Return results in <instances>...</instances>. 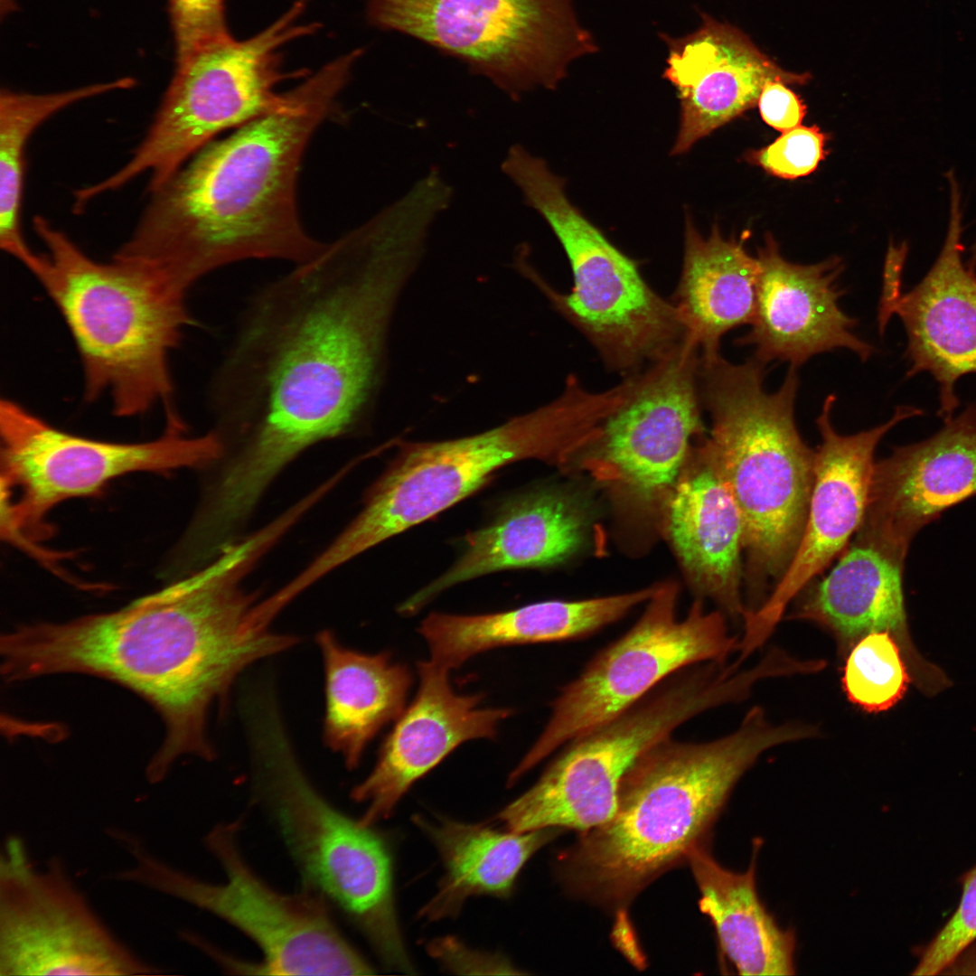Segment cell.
<instances>
[{"label": "cell", "instance_id": "obj_1", "mask_svg": "<svg viewBox=\"0 0 976 976\" xmlns=\"http://www.w3.org/2000/svg\"><path fill=\"white\" fill-rule=\"evenodd\" d=\"M414 214L386 206L247 305L210 387L233 472L264 491L297 455L346 434L375 405L400 295L427 250Z\"/></svg>", "mask_w": 976, "mask_h": 976}, {"label": "cell", "instance_id": "obj_2", "mask_svg": "<svg viewBox=\"0 0 976 976\" xmlns=\"http://www.w3.org/2000/svg\"><path fill=\"white\" fill-rule=\"evenodd\" d=\"M250 560L222 552L188 579L115 612L21 625L2 635L9 681L81 673L117 682L160 714L165 735L145 770L163 781L184 755L211 760L210 709L252 663L295 646L272 629L277 615L239 581Z\"/></svg>", "mask_w": 976, "mask_h": 976}, {"label": "cell", "instance_id": "obj_3", "mask_svg": "<svg viewBox=\"0 0 976 976\" xmlns=\"http://www.w3.org/2000/svg\"><path fill=\"white\" fill-rule=\"evenodd\" d=\"M351 71L344 59L330 61L287 91L278 108L202 148L150 193L115 256L146 265L185 295L230 263L314 258L324 244L300 221L297 175Z\"/></svg>", "mask_w": 976, "mask_h": 976}, {"label": "cell", "instance_id": "obj_4", "mask_svg": "<svg viewBox=\"0 0 976 976\" xmlns=\"http://www.w3.org/2000/svg\"><path fill=\"white\" fill-rule=\"evenodd\" d=\"M807 723L775 724L751 708L737 728L700 743L667 737L643 752L622 780L610 820L584 831L560 860L570 888L623 906L702 843L741 776L765 751L810 738Z\"/></svg>", "mask_w": 976, "mask_h": 976}, {"label": "cell", "instance_id": "obj_5", "mask_svg": "<svg viewBox=\"0 0 976 976\" xmlns=\"http://www.w3.org/2000/svg\"><path fill=\"white\" fill-rule=\"evenodd\" d=\"M765 365L721 355L699 361L703 407L711 418L699 443L730 491L744 527V583L749 610L781 579L800 543L814 478L815 451L794 419L799 378L794 367L774 393L764 389Z\"/></svg>", "mask_w": 976, "mask_h": 976}, {"label": "cell", "instance_id": "obj_6", "mask_svg": "<svg viewBox=\"0 0 976 976\" xmlns=\"http://www.w3.org/2000/svg\"><path fill=\"white\" fill-rule=\"evenodd\" d=\"M33 227L46 249L34 277L75 343L85 398L108 393L120 417L159 403L173 412L169 354L192 323L186 295L143 263L91 258L44 217L35 216Z\"/></svg>", "mask_w": 976, "mask_h": 976}, {"label": "cell", "instance_id": "obj_7", "mask_svg": "<svg viewBox=\"0 0 976 976\" xmlns=\"http://www.w3.org/2000/svg\"><path fill=\"white\" fill-rule=\"evenodd\" d=\"M243 714L253 755L254 795L280 832L304 887L335 906L387 967L412 972L394 906L385 840L313 785L272 695L249 700Z\"/></svg>", "mask_w": 976, "mask_h": 976}, {"label": "cell", "instance_id": "obj_8", "mask_svg": "<svg viewBox=\"0 0 976 976\" xmlns=\"http://www.w3.org/2000/svg\"><path fill=\"white\" fill-rule=\"evenodd\" d=\"M611 408L604 392L573 375L562 393L533 411L475 435L435 442H401L371 486L361 513L321 553L327 569L465 499L501 467L524 459L566 465Z\"/></svg>", "mask_w": 976, "mask_h": 976}, {"label": "cell", "instance_id": "obj_9", "mask_svg": "<svg viewBox=\"0 0 976 976\" xmlns=\"http://www.w3.org/2000/svg\"><path fill=\"white\" fill-rule=\"evenodd\" d=\"M501 170L556 235L574 286L568 294L554 290L528 261L526 246L515 251V268L586 336L608 369L634 374L685 339L675 305L647 284L637 262L570 202L565 181L544 159L518 144L507 151Z\"/></svg>", "mask_w": 976, "mask_h": 976}, {"label": "cell", "instance_id": "obj_10", "mask_svg": "<svg viewBox=\"0 0 976 976\" xmlns=\"http://www.w3.org/2000/svg\"><path fill=\"white\" fill-rule=\"evenodd\" d=\"M242 818L218 823L204 838L224 872L223 882L204 881L171 866L151 853L136 835L118 828L111 837L130 855L132 864L111 877L182 900L237 928L261 952L259 963L245 967L253 973H374L339 931L323 896L305 888L282 893L255 872L239 845Z\"/></svg>", "mask_w": 976, "mask_h": 976}, {"label": "cell", "instance_id": "obj_11", "mask_svg": "<svg viewBox=\"0 0 976 976\" xmlns=\"http://www.w3.org/2000/svg\"><path fill=\"white\" fill-rule=\"evenodd\" d=\"M305 9L306 0H296L258 34L242 41L230 36L176 62L144 137L122 166L96 183L97 192H115L145 174L151 193L219 134L278 108L286 92L277 87L288 77L282 51L317 29L303 23Z\"/></svg>", "mask_w": 976, "mask_h": 976}, {"label": "cell", "instance_id": "obj_12", "mask_svg": "<svg viewBox=\"0 0 976 976\" xmlns=\"http://www.w3.org/2000/svg\"><path fill=\"white\" fill-rule=\"evenodd\" d=\"M742 679L716 662L670 677L631 708L572 739L528 791L496 820L505 830L587 831L612 818L622 780L634 761L697 715L743 699Z\"/></svg>", "mask_w": 976, "mask_h": 976}, {"label": "cell", "instance_id": "obj_13", "mask_svg": "<svg viewBox=\"0 0 976 976\" xmlns=\"http://www.w3.org/2000/svg\"><path fill=\"white\" fill-rule=\"evenodd\" d=\"M368 16L460 59L512 99L556 89L597 51L574 0H369Z\"/></svg>", "mask_w": 976, "mask_h": 976}, {"label": "cell", "instance_id": "obj_14", "mask_svg": "<svg viewBox=\"0 0 976 976\" xmlns=\"http://www.w3.org/2000/svg\"><path fill=\"white\" fill-rule=\"evenodd\" d=\"M679 587L659 584L636 623L601 650L551 703L543 731L510 774L516 782L557 749L623 713L662 680L690 666L726 662L738 650L724 614L701 599L678 618Z\"/></svg>", "mask_w": 976, "mask_h": 976}, {"label": "cell", "instance_id": "obj_15", "mask_svg": "<svg viewBox=\"0 0 976 976\" xmlns=\"http://www.w3.org/2000/svg\"><path fill=\"white\" fill-rule=\"evenodd\" d=\"M182 421L169 420L163 436L141 443H115L62 431L11 399L0 403L2 495L7 529L44 535L45 514L70 498L93 494L108 481L139 471L165 472L204 465L223 445L215 432L188 436Z\"/></svg>", "mask_w": 976, "mask_h": 976}, {"label": "cell", "instance_id": "obj_16", "mask_svg": "<svg viewBox=\"0 0 976 976\" xmlns=\"http://www.w3.org/2000/svg\"><path fill=\"white\" fill-rule=\"evenodd\" d=\"M97 915L57 857L34 868L22 839L0 859V975H151Z\"/></svg>", "mask_w": 976, "mask_h": 976}, {"label": "cell", "instance_id": "obj_17", "mask_svg": "<svg viewBox=\"0 0 976 976\" xmlns=\"http://www.w3.org/2000/svg\"><path fill=\"white\" fill-rule=\"evenodd\" d=\"M699 360L698 347L685 337L632 374L623 403L571 459L614 493L643 506H663L692 441L705 430Z\"/></svg>", "mask_w": 976, "mask_h": 976}, {"label": "cell", "instance_id": "obj_18", "mask_svg": "<svg viewBox=\"0 0 976 976\" xmlns=\"http://www.w3.org/2000/svg\"><path fill=\"white\" fill-rule=\"evenodd\" d=\"M829 395L816 424L821 443L815 451L814 478L803 532L786 571L764 603L745 613L740 652L748 657L770 637L787 605L848 546L859 530L868 505L875 451L885 435L901 421L923 411L898 406L893 417L876 427L840 435L831 412Z\"/></svg>", "mask_w": 976, "mask_h": 976}, {"label": "cell", "instance_id": "obj_19", "mask_svg": "<svg viewBox=\"0 0 976 976\" xmlns=\"http://www.w3.org/2000/svg\"><path fill=\"white\" fill-rule=\"evenodd\" d=\"M756 258L755 315L750 330L736 341L754 347V359L764 365L779 361L797 368L816 354L840 348L863 361L874 353V347L854 333L858 320L840 307L846 293L838 283L844 269L840 258L793 264L768 236Z\"/></svg>", "mask_w": 976, "mask_h": 976}, {"label": "cell", "instance_id": "obj_20", "mask_svg": "<svg viewBox=\"0 0 976 976\" xmlns=\"http://www.w3.org/2000/svg\"><path fill=\"white\" fill-rule=\"evenodd\" d=\"M931 437L893 449L875 464L858 530L906 558L915 536L976 494V403Z\"/></svg>", "mask_w": 976, "mask_h": 976}, {"label": "cell", "instance_id": "obj_21", "mask_svg": "<svg viewBox=\"0 0 976 976\" xmlns=\"http://www.w3.org/2000/svg\"><path fill=\"white\" fill-rule=\"evenodd\" d=\"M950 183V219L943 249L924 277L910 291L900 292L877 313L880 333L896 314L907 335V377L928 371L939 386L938 415L953 418L959 407L958 380L976 373V276L964 266L961 243L960 192L954 175Z\"/></svg>", "mask_w": 976, "mask_h": 976}, {"label": "cell", "instance_id": "obj_22", "mask_svg": "<svg viewBox=\"0 0 976 976\" xmlns=\"http://www.w3.org/2000/svg\"><path fill=\"white\" fill-rule=\"evenodd\" d=\"M450 670L431 660L418 664L419 685L411 704L396 719L369 775L351 796L366 809L361 823L371 826L389 816L409 787L458 746L493 738L509 709L479 707L483 694H459Z\"/></svg>", "mask_w": 976, "mask_h": 976}, {"label": "cell", "instance_id": "obj_23", "mask_svg": "<svg viewBox=\"0 0 976 976\" xmlns=\"http://www.w3.org/2000/svg\"><path fill=\"white\" fill-rule=\"evenodd\" d=\"M668 45L664 78L675 87L680 107L673 155L757 105L768 81L802 85L811 78L784 70L740 30L709 16Z\"/></svg>", "mask_w": 976, "mask_h": 976}, {"label": "cell", "instance_id": "obj_24", "mask_svg": "<svg viewBox=\"0 0 976 976\" xmlns=\"http://www.w3.org/2000/svg\"><path fill=\"white\" fill-rule=\"evenodd\" d=\"M839 557L823 578L800 592L791 617L826 628L846 652L863 635L887 631L898 643L916 684L927 693L939 690L945 678L919 655L908 632L903 591L906 558L859 530Z\"/></svg>", "mask_w": 976, "mask_h": 976}, {"label": "cell", "instance_id": "obj_25", "mask_svg": "<svg viewBox=\"0 0 976 976\" xmlns=\"http://www.w3.org/2000/svg\"><path fill=\"white\" fill-rule=\"evenodd\" d=\"M666 534L692 589L743 618L744 527L737 505L699 444L666 498Z\"/></svg>", "mask_w": 976, "mask_h": 976}, {"label": "cell", "instance_id": "obj_26", "mask_svg": "<svg viewBox=\"0 0 976 976\" xmlns=\"http://www.w3.org/2000/svg\"><path fill=\"white\" fill-rule=\"evenodd\" d=\"M589 521L587 506L558 489L534 490L514 497L490 524L468 534L458 559L399 610L413 614L440 592L489 573L564 562L585 545Z\"/></svg>", "mask_w": 976, "mask_h": 976}, {"label": "cell", "instance_id": "obj_27", "mask_svg": "<svg viewBox=\"0 0 976 976\" xmlns=\"http://www.w3.org/2000/svg\"><path fill=\"white\" fill-rule=\"evenodd\" d=\"M657 587L577 601L549 600L484 615L433 613L422 621L418 632L430 660L451 671L496 647L590 635L646 603Z\"/></svg>", "mask_w": 976, "mask_h": 976}, {"label": "cell", "instance_id": "obj_28", "mask_svg": "<svg viewBox=\"0 0 976 976\" xmlns=\"http://www.w3.org/2000/svg\"><path fill=\"white\" fill-rule=\"evenodd\" d=\"M324 669L323 737L356 768L366 746L404 710L411 673L389 652L367 654L343 645L329 630L316 636Z\"/></svg>", "mask_w": 976, "mask_h": 976}, {"label": "cell", "instance_id": "obj_29", "mask_svg": "<svg viewBox=\"0 0 976 976\" xmlns=\"http://www.w3.org/2000/svg\"><path fill=\"white\" fill-rule=\"evenodd\" d=\"M682 270L672 304L701 359L718 355L721 338L750 324L756 305L759 263L742 242L722 237L717 224L701 235L685 218Z\"/></svg>", "mask_w": 976, "mask_h": 976}, {"label": "cell", "instance_id": "obj_30", "mask_svg": "<svg viewBox=\"0 0 976 976\" xmlns=\"http://www.w3.org/2000/svg\"><path fill=\"white\" fill-rule=\"evenodd\" d=\"M417 823L434 842L445 867L437 892L420 912L431 920L455 915L472 896H509L527 860L560 831H500L448 819L418 818Z\"/></svg>", "mask_w": 976, "mask_h": 976}, {"label": "cell", "instance_id": "obj_31", "mask_svg": "<svg viewBox=\"0 0 976 976\" xmlns=\"http://www.w3.org/2000/svg\"><path fill=\"white\" fill-rule=\"evenodd\" d=\"M687 860L700 892V910L710 918L721 950L737 972L793 974V934L780 928L761 902L755 859L746 872H733L720 866L701 843Z\"/></svg>", "mask_w": 976, "mask_h": 976}, {"label": "cell", "instance_id": "obj_32", "mask_svg": "<svg viewBox=\"0 0 976 976\" xmlns=\"http://www.w3.org/2000/svg\"><path fill=\"white\" fill-rule=\"evenodd\" d=\"M123 78L55 93L33 94L2 89L0 93V247L30 272L39 264L25 241L21 216L24 161L30 138L46 120L66 108L104 93L133 87Z\"/></svg>", "mask_w": 976, "mask_h": 976}, {"label": "cell", "instance_id": "obj_33", "mask_svg": "<svg viewBox=\"0 0 976 976\" xmlns=\"http://www.w3.org/2000/svg\"><path fill=\"white\" fill-rule=\"evenodd\" d=\"M905 660L889 632L875 631L860 637L847 652L842 686L848 699L870 713L894 707L911 680Z\"/></svg>", "mask_w": 976, "mask_h": 976}, {"label": "cell", "instance_id": "obj_34", "mask_svg": "<svg viewBox=\"0 0 976 976\" xmlns=\"http://www.w3.org/2000/svg\"><path fill=\"white\" fill-rule=\"evenodd\" d=\"M958 906L935 935L919 948L915 975L943 974L964 948L976 939V866L961 877Z\"/></svg>", "mask_w": 976, "mask_h": 976}, {"label": "cell", "instance_id": "obj_35", "mask_svg": "<svg viewBox=\"0 0 976 976\" xmlns=\"http://www.w3.org/2000/svg\"><path fill=\"white\" fill-rule=\"evenodd\" d=\"M825 134L816 126H798L782 132L769 145L746 155V160L784 179L812 173L825 156Z\"/></svg>", "mask_w": 976, "mask_h": 976}, {"label": "cell", "instance_id": "obj_36", "mask_svg": "<svg viewBox=\"0 0 976 976\" xmlns=\"http://www.w3.org/2000/svg\"><path fill=\"white\" fill-rule=\"evenodd\" d=\"M176 62L199 48L230 36L225 0H169Z\"/></svg>", "mask_w": 976, "mask_h": 976}, {"label": "cell", "instance_id": "obj_37", "mask_svg": "<svg viewBox=\"0 0 976 976\" xmlns=\"http://www.w3.org/2000/svg\"><path fill=\"white\" fill-rule=\"evenodd\" d=\"M429 949L433 956L455 972L519 973L505 959L473 951L449 937L433 942Z\"/></svg>", "mask_w": 976, "mask_h": 976}, {"label": "cell", "instance_id": "obj_38", "mask_svg": "<svg viewBox=\"0 0 976 976\" xmlns=\"http://www.w3.org/2000/svg\"><path fill=\"white\" fill-rule=\"evenodd\" d=\"M764 121L784 132L801 125L806 108L800 98L782 81H768L757 101Z\"/></svg>", "mask_w": 976, "mask_h": 976}, {"label": "cell", "instance_id": "obj_39", "mask_svg": "<svg viewBox=\"0 0 976 976\" xmlns=\"http://www.w3.org/2000/svg\"><path fill=\"white\" fill-rule=\"evenodd\" d=\"M976 974V939L967 945L943 974Z\"/></svg>", "mask_w": 976, "mask_h": 976}, {"label": "cell", "instance_id": "obj_40", "mask_svg": "<svg viewBox=\"0 0 976 976\" xmlns=\"http://www.w3.org/2000/svg\"><path fill=\"white\" fill-rule=\"evenodd\" d=\"M967 267L976 276V242L971 247L970 264Z\"/></svg>", "mask_w": 976, "mask_h": 976}]
</instances>
